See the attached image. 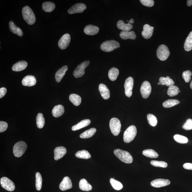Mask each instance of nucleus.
Here are the masks:
<instances>
[{
	"label": "nucleus",
	"mask_w": 192,
	"mask_h": 192,
	"mask_svg": "<svg viewBox=\"0 0 192 192\" xmlns=\"http://www.w3.org/2000/svg\"><path fill=\"white\" fill-rule=\"evenodd\" d=\"M22 13L23 19L28 24H34L36 21V17L32 9L29 6H25L22 9Z\"/></svg>",
	"instance_id": "1"
},
{
	"label": "nucleus",
	"mask_w": 192,
	"mask_h": 192,
	"mask_svg": "<svg viewBox=\"0 0 192 192\" xmlns=\"http://www.w3.org/2000/svg\"><path fill=\"white\" fill-rule=\"evenodd\" d=\"M114 153L117 157L125 163L130 164L133 162V157L128 152L120 149H116L114 150Z\"/></svg>",
	"instance_id": "2"
},
{
	"label": "nucleus",
	"mask_w": 192,
	"mask_h": 192,
	"mask_svg": "<svg viewBox=\"0 0 192 192\" xmlns=\"http://www.w3.org/2000/svg\"><path fill=\"white\" fill-rule=\"evenodd\" d=\"M137 129L134 125H131L125 131L123 141L126 143H130L134 140L137 134Z\"/></svg>",
	"instance_id": "3"
},
{
	"label": "nucleus",
	"mask_w": 192,
	"mask_h": 192,
	"mask_svg": "<svg viewBox=\"0 0 192 192\" xmlns=\"http://www.w3.org/2000/svg\"><path fill=\"white\" fill-rule=\"evenodd\" d=\"M119 47L120 45L118 42L115 40H111L106 41L102 43L101 45V48L103 51L110 52L119 48Z\"/></svg>",
	"instance_id": "4"
},
{
	"label": "nucleus",
	"mask_w": 192,
	"mask_h": 192,
	"mask_svg": "<svg viewBox=\"0 0 192 192\" xmlns=\"http://www.w3.org/2000/svg\"><path fill=\"white\" fill-rule=\"evenodd\" d=\"M27 148V144L25 142L23 141L17 142L14 146L13 149L14 154L16 157H20L24 153Z\"/></svg>",
	"instance_id": "5"
},
{
	"label": "nucleus",
	"mask_w": 192,
	"mask_h": 192,
	"mask_svg": "<svg viewBox=\"0 0 192 192\" xmlns=\"http://www.w3.org/2000/svg\"><path fill=\"white\" fill-rule=\"evenodd\" d=\"M110 127L111 132L115 136H117L121 131V125L120 121L116 118H112L110 121Z\"/></svg>",
	"instance_id": "6"
},
{
	"label": "nucleus",
	"mask_w": 192,
	"mask_h": 192,
	"mask_svg": "<svg viewBox=\"0 0 192 192\" xmlns=\"http://www.w3.org/2000/svg\"><path fill=\"white\" fill-rule=\"evenodd\" d=\"M157 57L160 60L164 61L169 57L170 51L168 47L165 45H161L159 46L156 51Z\"/></svg>",
	"instance_id": "7"
},
{
	"label": "nucleus",
	"mask_w": 192,
	"mask_h": 192,
	"mask_svg": "<svg viewBox=\"0 0 192 192\" xmlns=\"http://www.w3.org/2000/svg\"><path fill=\"white\" fill-rule=\"evenodd\" d=\"M90 62L86 60L78 66L73 72V75L76 78H81L85 74V69L89 65Z\"/></svg>",
	"instance_id": "8"
},
{
	"label": "nucleus",
	"mask_w": 192,
	"mask_h": 192,
	"mask_svg": "<svg viewBox=\"0 0 192 192\" xmlns=\"http://www.w3.org/2000/svg\"><path fill=\"white\" fill-rule=\"evenodd\" d=\"M2 187L7 190L12 191L15 189V185L13 182L7 177L2 178L0 181Z\"/></svg>",
	"instance_id": "9"
},
{
	"label": "nucleus",
	"mask_w": 192,
	"mask_h": 192,
	"mask_svg": "<svg viewBox=\"0 0 192 192\" xmlns=\"http://www.w3.org/2000/svg\"><path fill=\"white\" fill-rule=\"evenodd\" d=\"M141 94L144 99H147L149 97L151 92V86L148 81H144L142 84L140 89Z\"/></svg>",
	"instance_id": "10"
},
{
	"label": "nucleus",
	"mask_w": 192,
	"mask_h": 192,
	"mask_svg": "<svg viewBox=\"0 0 192 192\" xmlns=\"http://www.w3.org/2000/svg\"><path fill=\"white\" fill-rule=\"evenodd\" d=\"M134 83V79L131 77L127 78L125 81L124 84L125 94L127 97L130 98L132 95Z\"/></svg>",
	"instance_id": "11"
},
{
	"label": "nucleus",
	"mask_w": 192,
	"mask_h": 192,
	"mask_svg": "<svg viewBox=\"0 0 192 192\" xmlns=\"http://www.w3.org/2000/svg\"><path fill=\"white\" fill-rule=\"evenodd\" d=\"M86 6L83 3H77L75 4L70 8L68 11V12L70 14L82 13L86 9Z\"/></svg>",
	"instance_id": "12"
},
{
	"label": "nucleus",
	"mask_w": 192,
	"mask_h": 192,
	"mask_svg": "<svg viewBox=\"0 0 192 192\" xmlns=\"http://www.w3.org/2000/svg\"><path fill=\"white\" fill-rule=\"evenodd\" d=\"M70 41V34H66L64 35L59 41L58 47L62 50L65 49L69 45Z\"/></svg>",
	"instance_id": "13"
},
{
	"label": "nucleus",
	"mask_w": 192,
	"mask_h": 192,
	"mask_svg": "<svg viewBox=\"0 0 192 192\" xmlns=\"http://www.w3.org/2000/svg\"><path fill=\"white\" fill-rule=\"evenodd\" d=\"M170 181L168 179H158L153 180L150 183V185L155 187L159 188L169 185Z\"/></svg>",
	"instance_id": "14"
},
{
	"label": "nucleus",
	"mask_w": 192,
	"mask_h": 192,
	"mask_svg": "<svg viewBox=\"0 0 192 192\" xmlns=\"http://www.w3.org/2000/svg\"><path fill=\"white\" fill-rule=\"evenodd\" d=\"M153 27L149 25L146 24L143 27V30L142 32V36L145 39H148L152 37L153 32Z\"/></svg>",
	"instance_id": "15"
},
{
	"label": "nucleus",
	"mask_w": 192,
	"mask_h": 192,
	"mask_svg": "<svg viewBox=\"0 0 192 192\" xmlns=\"http://www.w3.org/2000/svg\"><path fill=\"white\" fill-rule=\"evenodd\" d=\"M59 187L60 190L62 191H65L71 189L72 184L70 178L68 177H64L60 183Z\"/></svg>",
	"instance_id": "16"
},
{
	"label": "nucleus",
	"mask_w": 192,
	"mask_h": 192,
	"mask_svg": "<svg viewBox=\"0 0 192 192\" xmlns=\"http://www.w3.org/2000/svg\"><path fill=\"white\" fill-rule=\"evenodd\" d=\"M54 159L56 160L60 159L66 153V148L64 147H57L54 150Z\"/></svg>",
	"instance_id": "17"
},
{
	"label": "nucleus",
	"mask_w": 192,
	"mask_h": 192,
	"mask_svg": "<svg viewBox=\"0 0 192 192\" xmlns=\"http://www.w3.org/2000/svg\"><path fill=\"white\" fill-rule=\"evenodd\" d=\"M36 83V78L34 76L28 75L25 76L23 78L22 83L23 85L27 87H31L35 85Z\"/></svg>",
	"instance_id": "18"
},
{
	"label": "nucleus",
	"mask_w": 192,
	"mask_h": 192,
	"mask_svg": "<svg viewBox=\"0 0 192 192\" xmlns=\"http://www.w3.org/2000/svg\"><path fill=\"white\" fill-rule=\"evenodd\" d=\"M99 89L102 97L104 99L107 100L110 97V92L106 85L103 84H100Z\"/></svg>",
	"instance_id": "19"
},
{
	"label": "nucleus",
	"mask_w": 192,
	"mask_h": 192,
	"mask_svg": "<svg viewBox=\"0 0 192 192\" xmlns=\"http://www.w3.org/2000/svg\"><path fill=\"white\" fill-rule=\"evenodd\" d=\"M98 27L91 25H88L84 29V31L86 34L89 35H94L99 32Z\"/></svg>",
	"instance_id": "20"
},
{
	"label": "nucleus",
	"mask_w": 192,
	"mask_h": 192,
	"mask_svg": "<svg viewBox=\"0 0 192 192\" xmlns=\"http://www.w3.org/2000/svg\"><path fill=\"white\" fill-rule=\"evenodd\" d=\"M67 70L68 67L64 66L57 70L55 76V78L57 82L59 83L61 81Z\"/></svg>",
	"instance_id": "21"
},
{
	"label": "nucleus",
	"mask_w": 192,
	"mask_h": 192,
	"mask_svg": "<svg viewBox=\"0 0 192 192\" xmlns=\"http://www.w3.org/2000/svg\"><path fill=\"white\" fill-rule=\"evenodd\" d=\"M27 66V63L26 61L21 60L14 64L12 68V70L14 71H21L26 69Z\"/></svg>",
	"instance_id": "22"
},
{
	"label": "nucleus",
	"mask_w": 192,
	"mask_h": 192,
	"mask_svg": "<svg viewBox=\"0 0 192 192\" xmlns=\"http://www.w3.org/2000/svg\"><path fill=\"white\" fill-rule=\"evenodd\" d=\"M117 26L119 30L123 31H129L133 28V26L131 23H125L122 20H119L117 23Z\"/></svg>",
	"instance_id": "23"
},
{
	"label": "nucleus",
	"mask_w": 192,
	"mask_h": 192,
	"mask_svg": "<svg viewBox=\"0 0 192 192\" xmlns=\"http://www.w3.org/2000/svg\"><path fill=\"white\" fill-rule=\"evenodd\" d=\"M64 112V107L61 105L55 106L52 110V114L54 117H58L61 116Z\"/></svg>",
	"instance_id": "24"
},
{
	"label": "nucleus",
	"mask_w": 192,
	"mask_h": 192,
	"mask_svg": "<svg viewBox=\"0 0 192 192\" xmlns=\"http://www.w3.org/2000/svg\"><path fill=\"white\" fill-rule=\"evenodd\" d=\"M119 36L123 40H127L128 39L135 40L136 37V35L135 34L134 31H122L119 34Z\"/></svg>",
	"instance_id": "25"
},
{
	"label": "nucleus",
	"mask_w": 192,
	"mask_h": 192,
	"mask_svg": "<svg viewBox=\"0 0 192 192\" xmlns=\"http://www.w3.org/2000/svg\"><path fill=\"white\" fill-rule=\"evenodd\" d=\"M91 123V121L89 119H86L82 120L78 124L74 125L72 127V130L73 131L79 130L89 125Z\"/></svg>",
	"instance_id": "26"
},
{
	"label": "nucleus",
	"mask_w": 192,
	"mask_h": 192,
	"mask_svg": "<svg viewBox=\"0 0 192 192\" xmlns=\"http://www.w3.org/2000/svg\"><path fill=\"white\" fill-rule=\"evenodd\" d=\"M10 30L13 34H16L19 36H22L23 32L21 29L17 27L13 21H10L9 23Z\"/></svg>",
	"instance_id": "27"
},
{
	"label": "nucleus",
	"mask_w": 192,
	"mask_h": 192,
	"mask_svg": "<svg viewBox=\"0 0 192 192\" xmlns=\"http://www.w3.org/2000/svg\"><path fill=\"white\" fill-rule=\"evenodd\" d=\"M79 187L82 190L89 191L92 189V187L85 179L81 180L79 183Z\"/></svg>",
	"instance_id": "28"
},
{
	"label": "nucleus",
	"mask_w": 192,
	"mask_h": 192,
	"mask_svg": "<svg viewBox=\"0 0 192 192\" xmlns=\"http://www.w3.org/2000/svg\"><path fill=\"white\" fill-rule=\"evenodd\" d=\"M184 48L187 51H189L192 50V31L189 33L186 39L184 44Z\"/></svg>",
	"instance_id": "29"
},
{
	"label": "nucleus",
	"mask_w": 192,
	"mask_h": 192,
	"mask_svg": "<svg viewBox=\"0 0 192 192\" xmlns=\"http://www.w3.org/2000/svg\"><path fill=\"white\" fill-rule=\"evenodd\" d=\"M159 83L160 85H165L169 87L174 85V84L173 80L169 76H167L166 77H160L159 79Z\"/></svg>",
	"instance_id": "30"
},
{
	"label": "nucleus",
	"mask_w": 192,
	"mask_h": 192,
	"mask_svg": "<svg viewBox=\"0 0 192 192\" xmlns=\"http://www.w3.org/2000/svg\"><path fill=\"white\" fill-rule=\"evenodd\" d=\"M42 9L46 12H51L53 11L55 8V5L51 2H45L42 4Z\"/></svg>",
	"instance_id": "31"
},
{
	"label": "nucleus",
	"mask_w": 192,
	"mask_h": 192,
	"mask_svg": "<svg viewBox=\"0 0 192 192\" xmlns=\"http://www.w3.org/2000/svg\"><path fill=\"white\" fill-rule=\"evenodd\" d=\"M70 101L76 106H78L81 103L82 99L81 97L75 94H71L69 97Z\"/></svg>",
	"instance_id": "32"
},
{
	"label": "nucleus",
	"mask_w": 192,
	"mask_h": 192,
	"mask_svg": "<svg viewBox=\"0 0 192 192\" xmlns=\"http://www.w3.org/2000/svg\"><path fill=\"white\" fill-rule=\"evenodd\" d=\"M119 75V70L117 68L113 67L109 70V78L111 81H114L117 79Z\"/></svg>",
	"instance_id": "33"
},
{
	"label": "nucleus",
	"mask_w": 192,
	"mask_h": 192,
	"mask_svg": "<svg viewBox=\"0 0 192 192\" xmlns=\"http://www.w3.org/2000/svg\"><path fill=\"white\" fill-rule=\"evenodd\" d=\"M96 129L92 128L85 131L80 135V137L82 138H88L92 137L96 132Z\"/></svg>",
	"instance_id": "34"
},
{
	"label": "nucleus",
	"mask_w": 192,
	"mask_h": 192,
	"mask_svg": "<svg viewBox=\"0 0 192 192\" xmlns=\"http://www.w3.org/2000/svg\"><path fill=\"white\" fill-rule=\"evenodd\" d=\"M181 92L179 88L175 85H172L168 88L167 94L170 97H173L177 95L178 93Z\"/></svg>",
	"instance_id": "35"
},
{
	"label": "nucleus",
	"mask_w": 192,
	"mask_h": 192,
	"mask_svg": "<svg viewBox=\"0 0 192 192\" xmlns=\"http://www.w3.org/2000/svg\"><path fill=\"white\" fill-rule=\"evenodd\" d=\"M75 156L77 158L84 159H88L91 157V155L89 152L87 150H85L78 151L76 153Z\"/></svg>",
	"instance_id": "36"
},
{
	"label": "nucleus",
	"mask_w": 192,
	"mask_h": 192,
	"mask_svg": "<svg viewBox=\"0 0 192 192\" xmlns=\"http://www.w3.org/2000/svg\"><path fill=\"white\" fill-rule=\"evenodd\" d=\"M142 154L145 156L150 158H157L158 154L155 151L152 149H147L143 151Z\"/></svg>",
	"instance_id": "37"
},
{
	"label": "nucleus",
	"mask_w": 192,
	"mask_h": 192,
	"mask_svg": "<svg viewBox=\"0 0 192 192\" xmlns=\"http://www.w3.org/2000/svg\"><path fill=\"white\" fill-rule=\"evenodd\" d=\"M36 125L39 129H42L44 127L45 123V119L42 113H39L36 119Z\"/></svg>",
	"instance_id": "38"
},
{
	"label": "nucleus",
	"mask_w": 192,
	"mask_h": 192,
	"mask_svg": "<svg viewBox=\"0 0 192 192\" xmlns=\"http://www.w3.org/2000/svg\"><path fill=\"white\" fill-rule=\"evenodd\" d=\"M180 103V101L175 99H169L167 100L163 103V106L164 107L170 108Z\"/></svg>",
	"instance_id": "39"
},
{
	"label": "nucleus",
	"mask_w": 192,
	"mask_h": 192,
	"mask_svg": "<svg viewBox=\"0 0 192 192\" xmlns=\"http://www.w3.org/2000/svg\"><path fill=\"white\" fill-rule=\"evenodd\" d=\"M174 139L176 142L179 144H187L188 141V140L186 137L180 135H175L174 136Z\"/></svg>",
	"instance_id": "40"
},
{
	"label": "nucleus",
	"mask_w": 192,
	"mask_h": 192,
	"mask_svg": "<svg viewBox=\"0 0 192 192\" xmlns=\"http://www.w3.org/2000/svg\"><path fill=\"white\" fill-rule=\"evenodd\" d=\"M110 183L113 188L117 190H119L123 188V186L122 184L113 178H111Z\"/></svg>",
	"instance_id": "41"
},
{
	"label": "nucleus",
	"mask_w": 192,
	"mask_h": 192,
	"mask_svg": "<svg viewBox=\"0 0 192 192\" xmlns=\"http://www.w3.org/2000/svg\"><path fill=\"white\" fill-rule=\"evenodd\" d=\"M42 175L39 172H37L36 174V187L38 191H40L42 189Z\"/></svg>",
	"instance_id": "42"
},
{
	"label": "nucleus",
	"mask_w": 192,
	"mask_h": 192,
	"mask_svg": "<svg viewBox=\"0 0 192 192\" xmlns=\"http://www.w3.org/2000/svg\"><path fill=\"white\" fill-rule=\"evenodd\" d=\"M147 119L148 122L150 126L154 127L157 125V119L153 114H148L147 116Z\"/></svg>",
	"instance_id": "43"
},
{
	"label": "nucleus",
	"mask_w": 192,
	"mask_h": 192,
	"mask_svg": "<svg viewBox=\"0 0 192 192\" xmlns=\"http://www.w3.org/2000/svg\"><path fill=\"white\" fill-rule=\"evenodd\" d=\"M150 164L152 166L156 167L166 168L168 166V164L166 162L157 160H152Z\"/></svg>",
	"instance_id": "44"
},
{
	"label": "nucleus",
	"mask_w": 192,
	"mask_h": 192,
	"mask_svg": "<svg viewBox=\"0 0 192 192\" xmlns=\"http://www.w3.org/2000/svg\"><path fill=\"white\" fill-rule=\"evenodd\" d=\"M192 72L190 70H186L183 72L182 74V77L186 83H188L191 79Z\"/></svg>",
	"instance_id": "45"
},
{
	"label": "nucleus",
	"mask_w": 192,
	"mask_h": 192,
	"mask_svg": "<svg viewBox=\"0 0 192 192\" xmlns=\"http://www.w3.org/2000/svg\"><path fill=\"white\" fill-rule=\"evenodd\" d=\"M183 128L187 130H192V119H187L183 125Z\"/></svg>",
	"instance_id": "46"
},
{
	"label": "nucleus",
	"mask_w": 192,
	"mask_h": 192,
	"mask_svg": "<svg viewBox=\"0 0 192 192\" xmlns=\"http://www.w3.org/2000/svg\"><path fill=\"white\" fill-rule=\"evenodd\" d=\"M140 2L143 5L147 7H152L154 5V1L153 0H140Z\"/></svg>",
	"instance_id": "47"
},
{
	"label": "nucleus",
	"mask_w": 192,
	"mask_h": 192,
	"mask_svg": "<svg viewBox=\"0 0 192 192\" xmlns=\"http://www.w3.org/2000/svg\"><path fill=\"white\" fill-rule=\"evenodd\" d=\"M8 123L5 121H0V132H3L7 130L8 128Z\"/></svg>",
	"instance_id": "48"
},
{
	"label": "nucleus",
	"mask_w": 192,
	"mask_h": 192,
	"mask_svg": "<svg viewBox=\"0 0 192 192\" xmlns=\"http://www.w3.org/2000/svg\"><path fill=\"white\" fill-rule=\"evenodd\" d=\"M7 89L5 88H1L0 89V98H2L5 96L6 94Z\"/></svg>",
	"instance_id": "49"
},
{
	"label": "nucleus",
	"mask_w": 192,
	"mask_h": 192,
	"mask_svg": "<svg viewBox=\"0 0 192 192\" xmlns=\"http://www.w3.org/2000/svg\"><path fill=\"white\" fill-rule=\"evenodd\" d=\"M183 167L185 169L192 170V163H186L184 164Z\"/></svg>",
	"instance_id": "50"
},
{
	"label": "nucleus",
	"mask_w": 192,
	"mask_h": 192,
	"mask_svg": "<svg viewBox=\"0 0 192 192\" xmlns=\"http://www.w3.org/2000/svg\"><path fill=\"white\" fill-rule=\"evenodd\" d=\"M187 5L188 6H191L192 5V0H188L187 1Z\"/></svg>",
	"instance_id": "51"
},
{
	"label": "nucleus",
	"mask_w": 192,
	"mask_h": 192,
	"mask_svg": "<svg viewBox=\"0 0 192 192\" xmlns=\"http://www.w3.org/2000/svg\"><path fill=\"white\" fill-rule=\"evenodd\" d=\"M128 23H134V20L133 19H131L130 21H129Z\"/></svg>",
	"instance_id": "52"
},
{
	"label": "nucleus",
	"mask_w": 192,
	"mask_h": 192,
	"mask_svg": "<svg viewBox=\"0 0 192 192\" xmlns=\"http://www.w3.org/2000/svg\"><path fill=\"white\" fill-rule=\"evenodd\" d=\"M190 87L192 89V81L191 82L190 85Z\"/></svg>",
	"instance_id": "53"
},
{
	"label": "nucleus",
	"mask_w": 192,
	"mask_h": 192,
	"mask_svg": "<svg viewBox=\"0 0 192 192\" xmlns=\"http://www.w3.org/2000/svg\"><path fill=\"white\" fill-rule=\"evenodd\" d=\"M158 85H160V83H158Z\"/></svg>",
	"instance_id": "54"
}]
</instances>
